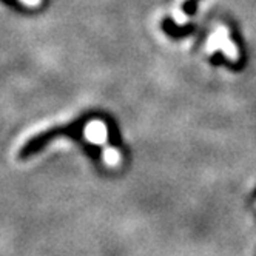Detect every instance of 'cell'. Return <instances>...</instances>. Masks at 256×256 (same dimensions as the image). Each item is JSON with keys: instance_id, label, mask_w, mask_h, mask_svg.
Wrapping results in <instances>:
<instances>
[{"instance_id": "1", "label": "cell", "mask_w": 256, "mask_h": 256, "mask_svg": "<svg viewBox=\"0 0 256 256\" xmlns=\"http://www.w3.org/2000/svg\"><path fill=\"white\" fill-rule=\"evenodd\" d=\"M104 120V118L100 116H94V114H85V116H80L76 120H72L71 124H66V125H60V126H52L50 128V130L44 132V133H39V134H36L34 138H31L30 140L25 142V145L20 148L19 152V159L20 160H26L30 159L31 156L34 154H38L39 152H42L46 145L54 140V139H58V138H70L72 140H76L79 144H82V147L85 148V152L93 158V159H99L100 158V148H99V145L96 144H91L88 140L84 139L82 133H84V128L91 122V120Z\"/></svg>"}, {"instance_id": "2", "label": "cell", "mask_w": 256, "mask_h": 256, "mask_svg": "<svg viewBox=\"0 0 256 256\" xmlns=\"http://www.w3.org/2000/svg\"><path fill=\"white\" fill-rule=\"evenodd\" d=\"M218 50H221L226 58H228L232 62H238L240 59V52H238L236 45L233 44V40L230 39V30L224 25H219L207 40V51L212 54Z\"/></svg>"}, {"instance_id": "3", "label": "cell", "mask_w": 256, "mask_h": 256, "mask_svg": "<svg viewBox=\"0 0 256 256\" xmlns=\"http://www.w3.org/2000/svg\"><path fill=\"white\" fill-rule=\"evenodd\" d=\"M19 2L28 8H39L44 4V0H19Z\"/></svg>"}]
</instances>
